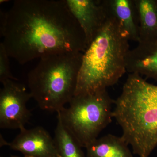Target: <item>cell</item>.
<instances>
[{"mask_svg": "<svg viewBox=\"0 0 157 157\" xmlns=\"http://www.w3.org/2000/svg\"><path fill=\"white\" fill-rule=\"evenodd\" d=\"M114 103L107 90L75 95L57 117L86 148L111 123Z\"/></svg>", "mask_w": 157, "mask_h": 157, "instance_id": "cell-5", "label": "cell"}, {"mask_svg": "<svg viewBox=\"0 0 157 157\" xmlns=\"http://www.w3.org/2000/svg\"><path fill=\"white\" fill-rule=\"evenodd\" d=\"M6 146L29 157H59L53 138L42 127L25 128Z\"/></svg>", "mask_w": 157, "mask_h": 157, "instance_id": "cell-8", "label": "cell"}, {"mask_svg": "<svg viewBox=\"0 0 157 157\" xmlns=\"http://www.w3.org/2000/svg\"><path fill=\"white\" fill-rule=\"evenodd\" d=\"M7 12L2 42L21 64L52 55L83 53L87 48L66 0H17Z\"/></svg>", "mask_w": 157, "mask_h": 157, "instance_id": "cell-1", "label": "cell"}, {"mask_svg": "<svg viewBox=\"0 0 157 157\" xmlns=\"http://www.w3.org/2000/svg\"><path fill=\"white\" fill-rule=\"evenodd\" d=\"M9 57H10L3 42H1L0 44V81L2 84L9 80H18L11 73Z\"/></svg>", "mask_w": 157, "mask_h": 157, "instance_id": "cell-14", "label": "cell"}, {"mask_svg": "<svg viewBox=\"0 0 157 157\" xmlns=\"http://www.w3.org/2000/svg\"><path fill=\"white\" fill-rule=\"evenodd\" d=\"M126 140L108 134L98 138L86 147V157H133Z\"/></svg>", "mask_w": 157, "mask_h": 157, "instance_id": "cell-12", "label": "cell"}, {"mask_svg": "<svg viewBox=\"0 0 157 157\" xmlns=\"http://www.w3.org/2000/svg\"><path fill=\"white\" fill-rule=\"evenodd\" d=\"M127 72L157 80V40L138 43L129 51L126 59Z\"/></svg>", "mask_w": 157, "mask_h": 157, "instance_id": "cell-9", "label": "cell"}, {"mask_svg": "<svg viewBox=\"0 0 157 157\" xmlns=\"http://www.w3.org/2000/svg\"><path fill=\"white\" fill-rule=\"evenodd\" d=\"M108 14L129 41L139 42V28L134 0H106Z\"/></svg>", "mask_w": 157, "mask_h": 157, "instance_id": "cell-10", "label": "cell"}, {"mask_svg": "<svg viewBox=\"0 0 157 157\" xmlns=\"http://www.w3.org/2000/svg\"><path fill=\"white\" fill-rule=\"evenodd\" d=\"M53 138L59 157H86L82 147L57 117Z\"/></svg>", "mask_w": 157, "mask_h": 157, "instance_id": "cell-13", "label": "cell"}, {"mask_svg": "<svg viewBox=\"0 0 157 157\" xmlns=\"http://www.w3.org/2000/svg\"><path fill=\"white\" fill-rule=\"evenodd\" d=\"M11 157H29L25 156H24L23 157H20V156H11Z\"/></svg>", "mask_w": 157, "mask_h": 157, "instance_id": "cell-16", "label": "cell"}, {"mask_svg": "<svg viewBox=\"0 0 157 157\" xmlns=\"http://www.w3.org/2000/svg\"><path fill=\"white\" fill-rule=\"evenodd\" d=\"M114 104L113 117L133 153L149 157L157 146V86L129 73Z\"/></svg>", "mask_w": 157, "mask_h": 157, "instance_id": "cell-2", "label": "cell"}, {"mask_svg": "<svg viewBox=\"0 0 157 157\" xmlns=\"http://www.w3.org/2000/svg\"><path fill=\"white\" fill-rule=\"evenodd\" d=\"M66 2L84 33L88 47L108 18L106 0H66Z\"/></svg>", "mask_w": 157, "mask_h": 157, "instance_id": "cell-7", "label": "cell"}, {"mask_svg": "<svg viewBox=\"0 0 157 157\" xmlns=\"http://www.w3.org/2000/svg\"><path fill=\"white\" fill-rule=\"evenodd\" d=\"M129 40L115 19L108 18L83 53L75 95L107 90L127 72Z\"/></svg>", "mask_w": 157, "mask_h": 157, "instance_id": "cell-3", "label": "cell"}, {"mask_svg": "<svg viewBox=\"0 0 157 157\" xmlns=\"http://www.w3.org/2000/svg\"><path fill=\"white\" fill-rule=\"evenodd\" d=\"M139 28L138 43L157 40L156 0H134Z\"/></svg>", "mask_w": 157, "mask_h": 157, "instance_id": "cell-11", "label": "cell"}, {"mask_svg": "<svg viewBox=\"0 0 157 157\" xmlns=\"http://www.w3.org/2000/svg\"><path fill=\"white\" fill-rule=\"evenodd\" d=\"M2 84L0 92V128H24L31 115L27 107L32 98L29 91L16 80H9Z\"/></svg>", "mask_w": 157, "mask_h": 157, "instance_id": "cell-6", "label": "cell"}, {"mask_svg": "<svg viewBox=\"0 0 157 157\" xmlns=\"http://www.w3.org/2000/svg\"><path fill=\"white\" fill-rule=\"evenodd\" d=\"M0 19H1V25H0V34L1 36L2 37L4 31L6 29L7 22V12L1 11L0 13Z\"/></svg>", "mask_w": 157, "mask_h": 157, "instance_id": "cell-15", "label": "cell"}, {"mask_svg": "<svg viewBox=\"0 0 157 157\" xmlns=\"http://www.w3.org/2000/svg\"><path fill=\"white\" fill-rule=\"evenodd\" d=\"M83 53L69 52L43 57L28 75L32 98L39 107L59 112L75 92Z\"/></svg>", "mask_w": 157, "mask_h": 157, "instance_id": "cell-4", "label": "cell"}, {"mask_svg": "<svg viewBox=\"0 0 157 157\" xmlns=\"http://www.w3.org/2000/svg\"><path fill=\"white\" fill-rule=\"evenodd\" d=\"M156 2H157V0H156Z\"/></svg>", "mask_w": 157, "mask_h": 157, "instance_id": "cell-17", "label": "cell"}]
</instances>
